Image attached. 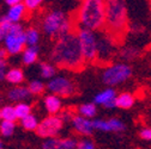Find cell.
<instances>
[{"mask_svg": "<svg viewBox=\"0 0 151 149\" xmlns=\"http://www.w3.org/2000/svg\"><path fill=\"white\" fill-rule=\"evenodd\" d=\"M77 149H95V145H93V143L91 141L83 140L77 143Z\"/></svg>", "mask_w": 151, "mask_h": 149, "instance_id": "obj_33", "label": "cell"}, {"mask_svg": "<svg viewBox=\"0 0 151 149\" xmlns=\"http://www.w3.org/2000/svg\"><path fill=\"white\" fill-rule=\"evenodd\" d=\"M6 73H7V65H6V61L3 60V59H0V80L5 79Z\"/></svg>", "mask_w": 151, "mask_h": 149, "instance_id": "obj_34", "label": "cell"}, {"mask_svg": "<svg viewBox=\"0 0 151 149\" xmlns=\"http://www.w3.org/2000/svg\"><path fill=\"white\" fill-rule=\"evenodd\" d=\"M139 136L145 141H151V128H145L139 133Z\"/></svg>", "mask_w": 151, "mask_h": 149, "instance_id": "obj_35", "label": "cell"}, {"mask_svg": "<svg viewBox=\"0 0 151 149\" xmlns=\"http://www.w3.org/2000/svg\"><path fill=\"white\" fill-rule=\"evenodd\" d=\"M0 149H4V144H3L1 141H0Z\"/></svg>", "mask_w": 151, "mask_h": 149, "instance_id": "obj_39", "label": "cell"}, {"mask_svg": "<svg viewBox=\"0 0 151 149\" xmlns=\"http://www.w3.org/2000/svg\"><path fill=\"white\" fill-rule=\"evenodd\" d=\"M7 50L5 49V48H1L0 49V59H3V60H5V57L7 56Z\"/></svg>", "mask_w": 151, "mask_h": 149, "instance_id": "obj_38", "label": "cell"}, {"mask_svg": "<svg viewBox=\"0 0 151 149\" xmlns=\"http://www.w3.org/2000/svg\"><path fill=\"white\" fill-rule=\"evenodd\" d=\"M25 44V31L23 26L19 23L12 24L10 32L5 38V49L7 50L9 54L16 55L24 50Z\"/></svg>", "mask_w": 151, "mask_h": 149, "instance_id": "obj_7", "label": "cell"}, {"mask_svg": "<svg viewBox=\"0 0 151 149\" xmlns=\"http://www.w3.org/2000/svg\"><path fill=\"white\" fill-rule=\"evenodd\" d=\"M150 10H151V0H150Z\"/></svg>", "mask_w": 151, "mask_h": 149, "instance_id": "obj_40", "label": "cell"}, {"mask_svg": "<svg viewBox=\"0 0 151 149\" xmlns=\"http://www.w3.org/2000/svg\"><path fill=\"white\" fill-rule=\"evenodd\" d=\"M47 88L56 97H70L76 91L73 82L65 77H54L49 80Z\"/></svg>", "mask_w": 151, "mask_h": 149, "instance_id": "obj_9", "label": "cell"}, {"mask_svg": "<svg viewBox=\"0 0 151 149\" xmlns=\"http://www.w3.org/2000/svg\"><path fill=\"white\" fill-rule=\"evenodd\" d=\"M71 19L63 11H52L46 14L42 22L43 32L49 37L60 38L71 32Z\"/></svg>", "mask_w": 151, "mask_h": 149, "instance_id": "obj_4", "label": "cell"}, {"mask_svg": "<svg viewBox=\"0 0 151 149\" xmlns=\"http://www.w3.org/2000/svg\"><path fill=\"white\" fill-rule=\"evenodd\" d=\"M28 88H29L31 94L37 96V94H41V93L45 91V84L42 81H40V80H32L29 84Z\"/></svg>", "mask_w": 151, "mask_h": 149, "instance_id": "obj_29", "label": "cell"}, {"mask_svg": "<svg viewBox=\"0 0 151 149\" xmlns=\"http://www.w3.org/2000/svg\"><path fill=\"white\" fill-rule=\"evenodd\" d=\"M72 125L77 131L82 135H91L93 131V126H92V121L84 118L82 116H74L72 119Z\"/></svg>", "mask_w": 151, "mask_h": 149, "instance_id": "obj_12", "label": "cell"}, {"mask_svg": "<svg viewBox=\"0 0 151 149\" xmlns=\"http://www.w3.org/2000/svg\"><path fill=\"white\" fill-rule=\"evenodd\" d=\"M115 104H116V107L129 109L134 104V98L132 94H129V93H121L120 96H118L115 98Z\"/></svg>", "mask_w": 151, "mask_h": 149, "instance_id": "obj_18", "label": "cell"}, {"mask_svg": "<svg viewBox=\"0 0 151 149\" xmlns=\"http://www.w3.org/2000/svg\"><path fill=\"white\" fill-rule=\"evenodd\" d=\"M77 142L72 138H48L42 143V149H74Z\"/></svg>", "mask_w": 151, "mask_h": 149, "instance_id": "obj_11", "label": "cell"}, {"mask_svg": "<svg viewBox=\"0 0 151 149\" xmlns=\"http://www.w3.org/2000/svg\"><path fill=\"white\" fill-rule=\"evenodd\" d=\"M7 97L10 100L12 101H22V100H25V99H29L31 97V93L29 91L28 87H22V86H17L12 89L9 91L7 93Z\"/></svg>", "mask_w": 151, "mask_h": 149, "instance_id": "obj_14", "label": "cell"}, {"mask_svg": "<svg viewBox=\"0 0 151 149\" xmlns=\"http://www.w3.org/2000/svg\"><path fill=\"white\" fill-rule=\"evenodd\" d=\"M45 106H46V110L48 112L54 116L56 115L60 111L61 109V100L59 97H56L54 94H50V96H47L45 98Z\"/></svg>", "mask_w": 151, "mask_h": 149, "instance_id": "obj_15", "label": "cell"}, {"mask_svg": "<svg viewBox=\"0 0 151 149\" xmlns=\"http://www.w3.org/2000/svg\"><path fill=\"white\" fill-rule=\"evenodd\" d=\"M77 36L81 43L82 54L85 62L97 60V35L95 31L88 29H78Z\"/></svg>", "mask_w": 151, "mask_h": 149, "instance_id": "obj_5", "label": "cell"}, {"mask_svg": "<svg viewBox=\"0 0 151 149\" xmlns=\"http://www.w3.org/2000/svg\"><path fill=\"white\" fill-rule=\"evenodd\" d=\"M106 32L115 41L120 40L127 29V6L125 0H106Z\"/></svg>", "mask_w": 151, "mask_h": 149, "instance_id": "obj_3", "label": "cell"}, {"mask_svg": "<svg viewBox=\"0 0 151 149\" xmlns=\"http://www.w3.org/2000/svg\"><path fill=\"white\" fill-rule=\"evenodd\" d=\"M39 57V47H27L23 50V63L24 65H32L36 62Z\"/></svg>", "mask_w": 151, "mask_h": 149, "instance_id": "obj_17", "label": "cell"}, {"mask_svg": "<svg viewBox=\"0 0 151 149\" xmlns=\"http://www.w3.org/2000/svg\"><path fill=\"white\" fill-rule=\"evenodd\" d=\"M42 1L43 0H24L23 4L27 7V10L32 11V10H36L37 7H39L42 4Z\"/></svg>", "mask_w": 151, "mask_h": 149, "instance_id": "obj_32", "label": "cell"}, {"mask_svg": "<svg viewBox=\"0 0 151 149\" xmlns=\"http://www.w3.org/2000/svg\"><path fill=\"white\" fill-rule=\"evenodd\" d=\"M59 117L61 118L63 122H64V121H72V119L74 118V115H73L72 112H70V111H63L61 115H60Z\"/></svg>", "mask_w": 151, "mask_h": 149, "instance_id": "obj_36", "label": "cell"}, {"mask_svg": "<svg viewBox=\"0 0 151 149\" xmlns=\"http://www.w3.org/2000/svg\"><path fill=\"white\" fill-rule=\"evenodd\" d=\"M40 40V32L35 28H29L25 31V43L28 47L37 45V42Z\"/></svg>", "mask_w": 151, "mask_h": 149, "instance_id": "obj_21", "label": "cell"}, {"mask_svg": "<svg viewBox=\"0 0 151 149\" xmlns=\"http://www.w3.org/2000/svg\"><path fill=\"white\" fill-rule=\"evenodd\" d=\"M16 129L14 122H7V121H0V135L4 137H10L13 135Z\"/></svg>", "mask_w": 151, "mask_h": 149, "instance_id": "obj_25", "label": "cell"}, {"mask_svg": "<svg viewBox=\"0 0 151 149\" xmlns=\"http://www.w3.org/2000/svg\"><path fill=\"white\" fill-rule=\"evenodd\" d=\"M14 111H16L17 119H21L22 121L27 116L31 115V106L29 104H27V103H18L14 106Z\"/></svg>", "mask_w": 151, "mask_h": 149, "instance_id": "obj_23", "label": "cell"}, {"mask_svg": "<svg viewBox=\"0 0 151 149\" xmlns=\"http://www.w3.org/2000/svg\"><path fill=\"white\" fill-rule=\"evenodd\" d=\"M50 59L56 66L61 68L79 70L84 66L85 61L82 54L77 32H70L58 38L52 50Z\"/></svg>", "mask_w": 151, "mask_h": 149, "instance_id": "obj_1", "label": "cell"}, {"mask_svg": "<svg viewBox=\"0 0 151 149\" xmlns=\"http://www.w3.org/2000/svg\"><path fill=\"white\" fill-rule=\"evenodd\" d=\"M22 126L25 130H29V131H32V130H36L37 126H39V121L34 115H29L25 118L22 119Z\"/></svg>", "mask_w": 151, "mask_h": 149, "instance_id": "obj_28", "label": "cell"}, {"mask_svg": "<svg viewBox=\"0 0 151 149\" xmlns=\"http://www.w3.org/2000/svg\"><path fill=\"white\" fill-rule=\"evenodd\" d=\"M92 126H93V129L101 130V131H110V126H109L108 121L95 119V121H92Z\"/></svg>", "mask_w": 151, "mask_h": 149, "instance_id": "obj_31", "label": "cell"}, {"mask_svg": "<svg viewBox=\"0 0 151 149\" xmlns=\"http://www.w3.org/2000/svg\"><path fill=\"white\" fill-rule=\"evenodd\" d=\"M132 75V68L127 63H114L108 66L102 74V81L108 86H115L128 80Z\"/></svg>", "mask_w": 151, "mask_h": 149, "instance_id": "obj_6", "label": "cell"}, {"mask_svg": "<svg viewBox=\"0 0 151 149\" xmlns=\"http://www.w3.org/2000/svg\"><path fill=\"white\" fill-rule=\"evenodd\" d=\"M0 10H1V7H0Z\"/></svg>", "mask_w": 151, "mask_h": 149, "instance_id": "obj_42", "label": "cell"}, {"mask_svg": "<svg viewBox=\"0 0 151 149\" xmlns=\"http://www.w3.org/2000/svg\"><path fill=\"white\" fill-rule=\"evenodd\" d=\"M41 77L45 79H53L55 75V67L48 62H42L40 65Z\"/></svg>", "mask_w": 151, "mask_h": 149, "instance_id": "obj_27", "label": "cell"}, {"mask_svg": "<svg viewBox=\"0 0 151 149\" xmlns=\"http://www.w3.org/2000/svg\"><path fill=\"white\" fill-rule=\"evenodd\" d=\"M96 112H97V109H96V105L93 104V103L83 104V105H81V107H79V114L82 115V117L88 118V119L95 117Z\"/></svg>", "mask_w": 151, "mask_h": 149, "instance_id": "obj_22", "label": "cell"}, {"mask_svg": "<svg viewBox=\"0 0 151 149\" xmlns=\"http://www.w3.org/2000/svg\"><path fill=\"white\" fill-rule=\"evenodd\" d=\"M0 121H1V118H0Z\"/></svg>", "mask_w": 151, "mask_h": 149, "instance_id": "obj_41", "label": "cell"}, {"mask_svg": "<svg viewBox=\"0 0 151 149\" xmlns=\"http://www.w3.org/2000/svg\"><path fill=\"white\" fill-rule=\"evenodd\" d=\"M11 26H12V23L9 21L7 16H1L0 17V42L5 41L6 36L10 32Z\"/></svg>", "mask_w": 151, "mask_h": 149, "instance_id": "obj_24", "label": "cell"}, {"mask_svg": "<svg viewBox=\"0 0 151 149\" xmlns=\"http://www.w3.org/2000/svg\"><path fill=\"white\" fill-rule=\"evenodd\" d=\"M106 21V0H82L77 11L79 29L101 30Z\"/></svg>", "mask_w": 151, "mask_h": 149, "instance_id": "obj_2", "label": "cell"}, {"mask_svg": "<svg viewBox=\"0 0 151 149\" xmlns=\"http://www.w3.org/2000/svg\"><path fill=\"white\" fill-rule=\"evenodd\" d=\"M63 124L64 122L59 116H49L39 123V126L36 129V134L46 140L54 138L63 129Z\"/></svg>", "mask_w": 151, "mask_h": 149, "instance_id": "obj_8", "label": "cell"}, {"mask_svg": "<svg viewBox=\"0 0 151 149\" xmlns=\"http://www.w3.org/2000/svg\"><path fill=\"white\" fill-rule=\"evenodd\" d=\"M5 79L11 82V84H14V85H19L23 82L24 80V74L23 72L19 69V68H12L10 69L7 73H6V77Z\"/></svg>", "mask_w": 151, "mask_h": 149, "instance_id": "obj_19", "label": "cell"}, {"mask_svg": "<svg viewBox=\"0 0 151 149\" xmlns=\"http://www.w3.org/2000/svg\"><path fill=\"white\" fill-rule=\"evenodd\" d=\"M139 54L140 51L137 47H125L120 51V56L125 61H131V60L137 59L139 56Z\"/></svg>", "mask_w": 151, "mask_h": 149, "instance_id": "obj_20", "label": "cell"}, {"mask_svg": "<svg viewBox=\"0 0 151 149\" xmlns=\"http://www.w3.org/2000/svg\"><path fill=\"white\" fill-rule=\"evenodd\" d=\"M27 13V7L24 6V4H18V5H14V6H11L7 11V18L9 21L12 23V24H17L19 23V21L25 16Z\"/></svg>", "mask_w": 151, "mask_h": 149, "instance_id": "obj_13", "label": "cell"}, {"mask_svg": "<svg viewBox=\"0 0 151 149\" xmlns=\"http://www.w3.org/2000/svg\"><path fill=\"white\" fill-rule=\"evenodd\" d=\"M115 51V40L107 32L97 36V60L106 62L111 59Z\"/></svg>", "mask_w": 151, "mask_h": 149, "instance_id": "obj_10", "label": "cell"}, {"mask_svg": "<svg viewBox=\"0 0 151 149\" xmlns=\"http://www.w3.org/2000/svg\"><path fill=\"white\" fill-rule=\"evenodd\" d=\"M116 98L115 96V91L111 88H107L102 92H100L97 96H95V99H93V104H99V105H107L108 103L113 101Z\"/></svg>", "mask_w": 151, "mask_h": 149, "instance_id": "obj_16", "label": "cell"}, {"mask_svg": "<svg viewBox=\"0 0 151 149\" xmlns=\"http://www.w3.org/2000/svg\"><path fill=\"white\" fill-rule=\"evenodd\" d=\"M0 118L1 121H7V122H14L17 119L16 111L13 106H4L0 110Z\"/></svg>", "mask_w": 151, "mask_h": 149, "instance_id": "obj_26", "label": "cell"}, {"mask_svg": "<svg viewBox=\"0 0 151 149\" xmlns=\"http://www.w3.org/2000/svg\"><path fill=\"white\" fill-rule=\"evenodd\" d=\"M24 0H5L6 5H9L10 7L11 6H14V5H18V4H22Z\"/></svg>", "mask_w": 151, "mask_h": 149, "instance_id": "obj_37", "label": "cell"}, {"mask_svg": "<svg viewBox=\"0 0 151 149\" xmlns=\"http://www.w3.org/2000/svg\"><path fill=\"white\" fill-rule=\"evenodd\" d=\"M108 123H109V126H110V131L120 133V131H124L125 130V124L121 121L116 119V118L108 119Z\"/></svg>", "mask_w": 151, "mask_h": 149, "instance_id": "obj_30", "label": "cell"}]
</instances>
